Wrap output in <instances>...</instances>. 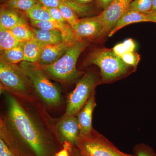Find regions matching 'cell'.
I'll list each match as a JSON object with an SVG mask.
<instances>
[{"label":"cell","mask_w":156,"mask_h":156,"mask_svg":"<svg viewBox=\"0 0 156 156\" xmlns=\"http://www.w3.org/2000/svg\"><path fill=\"white\" fill-rule=\"evenodd\" d=\"M4 93L7 110L1 115L0 137L8 144L24 146L31 156H55L61 140L44 104Z\"/></svg>","instance_id":"obj_1"},{"label":"cell","mask_w":156,"mask_h":156,"mask_svg":"<svg viewBox=\"0 0 156 156\" xmlns=\"http://www.w3.org/2000/svg\"><path fill=\"white\" fill-rule=\"evenodd\" d=\"M88 44L85 40L78 39L73 43L64 55L56 62L40 67L49 78L57 82L62 83L75 82L83 74L77 69V62Z\"/></svg>","instance_id":"obj_2"},{"label":"cell","mask_w":156,"mask_h":156,"mask_svg":"<svg viewBox=\"0 0 156 156\" xmlns=\"http://www.w3.org/2000/svg\"><path fill=\"white\" fill-rule=\"evenodd\" d=\"M19 65L29 80L37 97L45 106L57 108L61 105L62 98L60 89L50 81L38 65L24 61Z\"/></svg>","instance_id":"obj_3"},{"label":"cell","mask_w":156,"mask_h":156,"mask_svg":"<svg viewBox=\"0 0 156 156\" xmlns=\"http://www.w3.org/2000/svg\"><path fill=\"white\" fill-rule=\"evenodd\" d=\"M0 80L4 92L25 100L38 99L29 80L19 65L0 60Z\"/></svg>","instance_id":"obj_4"},{"label":"cell","mask_w":156,"mask_h":156,"mask_svg":"<svg viewBox=\"0 0 156 156\" xmlns=\"http://www.w3.org/2000/svg\"><path fill=\"white\" fill-rule=\"evenodd\" d=\"M86 64L95 65L100 70L101 81L108 82L127 74L132 67L126 64L112 50L96 48L89 53Z\"/></svg>","instance_id":"obj_5"},{"label":"cell","mask_w":156,"mask_h":156,"mask_svg":"<svg viewBox=\"0 0 156 156\" xmlns=\"http://www.w3.org/2000/svg\"><path fill=\"white\" fill-rule=\"evenodd\" d=\"M75 144L79 156H135L121 151L94 129L89 134L79 135Z\"/></svg>","instance_id":"obj_6"},{"label":"cell","mask_w":156,"mask_h":156,"mask_svg":"<svg viewBox=\"0 0 156 156\" xmlns=\"http://www.w3.org/2000/svg\"><path fill=\"white\" fill-rule=\"evenodd\" d=\"M98 80L97 75L92 72L87 73L78 80L75 88L68 95L64 115L76 116L95 91Z\"/></svg>","instance_id":"obj_7"},{"label":"cell","mask_w":156,"mask_h":156,"mask_svg":"<svg viewBox=\"0 0 156 156\" xmlns=\"http://www.w3.org/2000/svg\"><path fill=\"white\" fill-rule=\"evenodd\" d=\"M73 30L76 37L80 40H95L104 37V26L98 15L80 19Z\"/></svg>","instance_id":"obj_8"},{"label":"cell","mask_w":156,"mask_h":156,"mask_svg":"<svg viewBox=\"0 0 156 156\" xmlns=\"http://www.w3.org/2000/svg\"><path fill=\"white\" fill-rule=\"evenodd\" d=\"M133 0H114L107 9L98 15L104 26V37L108 34L120 17L127 11Z\"/></svg>","instance_id":"obj_9"},{"label":"cell","mask_w":156,"mask_h":156,"mask_svg":"<svg viewBox=\"0 0 156 156\" xmlns=\"http://www.w3.org/2000/svg\"><path fill=\"white\" fill-rule=\"evenodd\" d=\"M56 127L60 140L75 144L80 134L77 117L75 115H63L56 122Z\"/></svg>","instance_id":"obj_10"},{"label":"cell","mask_w":156,"mask_h":156,"mask_svg":"<svg viewBox=\"0 0 156 156\" xmlns=\"http://www.w3.org/2000/svg\"><path fill=\"white\" fill-rule=\"evenodd\" d=\"M73 43L63 41L56 44L44 46L37 64L43 66L53 64L64 55Z\"/></svg>","instance_id":"obj_11"},{"label":"cell","mask_w":156,"mask_h":156,"mask_svg":"<svg viewBox=\"0 0 156 156\" xmlns=\"http://www.w3.org/2000/svg\"><path fill=\"white\" fill-rule=\"evenodd\" d=\"M95 94L94 91L83 108L76 115L80 128V135L89 134L93 130L92 114L96 105Z\"/></svg>","instance_id":"obj_12"},{"label":"cell","mask_w":156,"mask_h":156,"mask_svg":"<svg viewBox=\"0 0 156 156\" xmlns=\"http://www.w3.org/2000/svg\"><path fill=\"white\" fill-rule=\"evenodd\" d=\"M142 22H150L147 14L134 11H127L120 17L113 28L109 32L108 37H112L118 31L126 26Z\"/></svg>","instance_id":"obj_13"},{"label":"cell","mask_w":156,"mask_h":156,"mask_svg":"<svg viewBox=\"0 0 156 156\" xmlns=\"http://www.w3.org/2000/svg\"><path fill=\"white\" fill-rule=\"evenodd\" d=\"M27 17L24 12L1 6L0 10V25L11 30Z\"/></svg>","instance_id":"obj_14"},{"label":"cell","mask_w":156,"mask_h":156,"mask_svg":"<svg viewBox=\"0 0 156 156\" xmlns=\"http://www.w3.org/2000/svg\"><path fill=\"white\" fill-rule=\"evenodd\" d=\"M34 38L44 46L56 44L63 42L60 32L56 30H46L32 27Z\"/></svg>","instance_id":"obj_15"},{"label":"cell","mask_w":156,"mask_h":156,"mask_svg":"<svg viewBox=\"0 0 156 156\" xmlns=\"http://www.w3.org/2000/svg\"><path fill=\"white\" fill-rule=\"evenodd\" d=\"M44 47L34 38L24 42V61L37 64Z\"/></svg>","instance_id":"obj_16"},{"label":"cell","mask_w":156,"mask_h":156,"mask_svg":"<svg viewBox=\"0 0 156 156\" xmlns=\"http://www.w3.org/2000/svg\"><path fill=\"white\" fill-rule=\"evenodd\" d=\"M24 42H21L15 48L1 52L0 60L15 64L24 61Z\"/></svg>","instance_id":"obj_17"},{"label":"cell","mask_w":156,"mask_h":156,"mask_svg":"<svg viewBox=\"0 0 156 156\" xmlns=\"http://www.w3.org/2000/svg\"><path fill=\"white\" fill-rule=\"evenodd\" d=\"M26 18L10 30L15 37L20 42H25L34 38L33 31L32 27L27 22Z\"/></svg>","instance_id":"obj_18"},{"label":"cell","mask_w":156,"mask_h":156,"mask_svg":"<svg viewBox=\"0 0 156 156\" xmlns=\"http://www.w3.org/2000/svg\"><path fill=\"white\" fill-rule=\"evenodd\" d=\"M21 42L15 37L10 30L0 25V50L1 52L18 46Z\"/></svg>","instance_id":"obj_19"},{"label":"cell","mask_w":156,"mask_h":156,"mask_svg":"<svg viewBox=\"0 0 156 156\" xmlns=\"http://www.w3.org/2000/svg\"><path fill=\"white\" fill-rule=\"evenodd\" d=\"M24 13L30 20L37 21H54L44 6L40 2Z\"/></svg>","instance_id":"obj_20"},{"label":"cell","mask_w":156,"mask_h":156,"mask_svg":"<svg viewBox=\"0 0 156 156\" xmlns=\"http://www.w3.org/2000/svg\"><path fill=\"white\" fill-rule=\"evenodd\" d=\"M2 5L6 8L25 12L37 3L38 0H1Z\"/></svg>","instance_id":"obj_21"},{"label":"cell","mask_w":156,"mask_h":156,"mask_svg":"<svg viewBox=\"0 0 156 156\" xmlns=\"http://www.w3.org/2000/svg\"><path fill=\"white\" fill-rule=\"evenodd\" d=\"M152 11V0H133L128 6L127 11H134L148 14Z\"/></svg>","instance_id":"obj_22"},{"label":"cell","mask_w":156,"mask_h":156,"mask_svg":"<svg viewBox=\"0 0 156 156\" xmlns=\"http://www.w3.org/2000/svg\"><path fill=\"white\" fill-rule=\"evenodd\" d=\"M58 9L60 10L65 20L73 27L79 21V17L71 8L62 3L59 4Z\"/></svg>","instance_id":"obj_23"},{"label":"cell","mask_w":156,"mask_h":156,"mask_svg":"<svg viewBox=\"0 0 156 156\" xmlns=\"http://www.w3.org/2000/svg\"><path fill=\"white\" fill-rule=\"evenodd\" d=\"M62 2L71 8L79 17H84L92 13L93 9L89 5H84L76 2L73 0H62Z\"/></svg>","instance_id":"obj_24"},{"label":"cell","mask_w":156,"mask_h":156,"mask_svg":"<svg viewBox=\"0 0 156 156\" xmlns=\"http://www.w3.org/2000/svg\"><path fill=\"white\" fill-rule=\"evenodd\" d=\"M123 61L133 69H136L140 60V56L135 52L126 53L121 57Z\"/></svg>","instance_id":"obj_25"},{"label":"cell","mask_w":156,"mask_h":156,"mask_svg":"<svg viewBox=\"0 0 156 156\" xmlns=\"http://www.w3.org/2000/svg\"><path fill=\"white\" fill-rule=\"evenodd\" d=\"M134 153L135 156H156V152L152 148L143 144L135 146Z\"/></svg>","instance_id":"obj_26"},{"label":"cell","mask_w":156,"mask_h":156,"mask_svg":"<svg viewBox=\"0 0 156 156\" xmlns=\"http://www.w3.org/2000/svg\"><path fill=\"white\" fill-rule=\"evenodd\" d=\"M29 24L34 28L46 30H56V28L55 21H37L29 20Z\"/></svg>","instance_id":"obj_27"},{"label":"cell","mask_w":156,"mask_h":156,"mask_svg":"<svg viewBox=\"0 0 156 156\" xmlns=\"http://www.w3.org/2000/svg\"><path fill=\"white\" fill-rule=\"evenodd\" d=\"M44 8L55 22L57 23H67L63 18L60 10L58 8H50L44 7Z\"/></svg>","instance_id":"obj_28"},{"label":"cell","mask_w":156,"mask_h":156,"mask_svg":"<svg viewBox=\"0 0 156 156\" xmlns=\"http://www.w3.org/2000/svg\"><path fill=\"white\" fill-rule=\"evenodd\" d=\"M0 156H16L9 145L0 137Z\"/></svg>","instance_id":"obj_29"},{"label":"cell","mask_w":156,"mask_h":156,"mask_svg":"<svg viewBox=\"0 0 156 156\" xmlns=\"http://www.w3.org/2000/svg\"><path fill=\"white\" fill-rule=\"evenodd\" d=\"M39 2L44 7L58 8L62 0H38Z\"/></svg>","instance_id":"obj_30"},{"label":"cell","mask_w":156,"mask_h":156,"mask_svg":"<svg viewBox=\"0 0 156 156\" xmlns=\"http://www.w3.org/2000/svg\"><path fill=\"white\" fill-rule=\"evenodd\" d=\"M113 52L120 58L122 57L123 55L127 53L126 51V48L123 44V43H120V44H118L115 46L112 49Z\"/></svg>","instance_id":"obj_31"},{"label":"cell","mask_w":156,"mask_h":156,"mask_svg":"<svg viewBox=\"0 0 156 156\" xmlns=\"http://www.w3.org/2000/svg\"><path fill=\"white\" fill-rule=\"evenodd\" d=\"M123 44L126 48L127 53L134 52V50L136 48V44L132 39H127L123 42Z\"/></svg>","instance_id":"obj_32"},{"label":"cell","mask_w":156,"mask_h":156,"mask_svg":"<svg viewBox=\"0 0 156 156\" xmlns=\"http://www.w3.org/2000/svg\"><path fill=\"white\" fill-rule=\"evenodd\" d=\"M114 0H96L98 6L103 10L107 9Z\"/></svg>","instance_id":"obj_33"},{"label":"cell","mask_w":156,"mask_h":156,"mask_svg":"<svg viewBox=\"0 0 156 156\" xmlns=\"http://www.w3.org/2000/svg\"><path fill=\"white\" fill-rule=\"evenodd\" d=\"M69 145L68 150V148L64 146V148L55 154V156H69Z\"/></svg>","instance_id":"obj_34"},{"label":"cell","mask_w":156,"mask_h":156,"mask_svg":"<svg viewBox=\"0 0 156 156\" xmlns=\"http://www.w3.org/2000/svg\"><path fill=\"white\" fill-rule=\"evenodd\" d=\"M150 22L155 23H156V13L151 12L148 14Z\"/></svg>","instance_id":"obj_35"},{"label":"cell","mask_w":156,"mask_h":156,"mask_svg":"<svg viewBox=\"0 0 156 156\" xmlns=\"http://www.w3.org/2000/svg\"><path fill=\"white\" fill-rule=\"evenodd\" d=\"M73 1L82 5H88L95 0H73Z\"/></svg>","instance_id":"obj_36"},{"label":"cell","mask_w":156,"mask_h":156,"mask_svg":"<svg viewBox=\"0 0 156 156\" xmlns=\"http://www.w3.org/2000/svg\"><path fill=\"white\" fill-rule=\"evenodd\" d=\"M152 11L151 12L156 13V0H152Z\"/></svg>","instance_id":"obj_37"},{"label":"cell","mask_w":156,"mask_h":156,"mask_svg":"<svg viewBox=\"0 0 156 156\" xmlns=\"http://www.w3.org/2000/svg\"><path fill=\"white\" fill-rule=\"evenodd\" d=\"M72 156H79V154H78L76 150V152H75L74 154Z\"/></svg>","instance_id":"obj_38"}]
</instances>
